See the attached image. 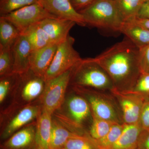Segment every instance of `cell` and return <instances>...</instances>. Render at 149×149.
<instances>
[{
    "label": "cell",
    "instance_id": "obj_23",
    "mask_svg": "<svg viewBox=\"0 0 149 149\" xmlns=\"http://www.w3.org/2000/svg\"><path fill=\"white\" fill-rule=\"evenodd\" d=\"M20 35L12 23L0 17V47H11Z\"/></svg>",
    "mask_w": 149,
    "mask_h": 149
},
{
    "label": "cell",
    "instance_id": "obj_29",
    "mask_svg": "<svg viewBox=\"0 0 149 149\" xmlns=\"http://www.w3.org/2000/svg\"><path fill=\"white\" fill-rule=\"evenodd\" d=\"M149 98V73H141L133 87L130 90L121 91Z\"/></svg>",
    "mask_w": 149,
    "mask_h": 149
},
{
    "label": "cell",
    "instance_id": "obj_9",
    "mask_svg": "<svg viewBox=\"0 0 149 149\" xmlns=\"http://www.w3.org/2000/svg\"><path fill=\"white\" fill-rule=\"evenodd\" d=\"M74 41V38L69 35L66 40L58 44L52 62L44 77L45 81L72 69L82 59L73 47Z\"/></svg>",
    "mask_w": 149,
    "mask_h": 149
},
{
    "label": "cell",
    "instance_id": "obj_15",
    "mask_svg": "<svg viewBox=\"0 0 149 149\" xmlns=\"http://www.w3.org/2000/svg\"><path fill=\"white\" fill-rule=\"evenodd\" d=\"M32 47L27 38L20 35L11 47L13 62V73L23 74L30 69Z\"/></svg>",
    "mask_w": 149,
    "mask_h": 149
},
{
    "label": "cell",
    "instance_id": "obj_25",
    "mask_svg": "<svg viewBox=\"0 0 149 149\" xmlns=\"http://www.w3.org/2000/svg\"><path fill=\"white\" fill-rule=\"evenodd\" d=\"M92 115L93 120L88 130V133L94 140H99L109 132L113 124L115 123L100 118L93 113Z\"/></svg>",
    "mask_w": 149,
    "mask_h": 149
},
{
    "label": "cell",
    "instance_id": "obj_36",
    "mask_svg": "<svg viewBox=\"0 0 149 149\" xmlns=\"http://www.w3.org/2000/svg\"><path fill=\"white\" fill-rule=\"evenodd\" d=\"M132 19L136 21V22L139 23V24L143 26V27H146L147 29H149V19H141L136 17Z\"/></svg>",
    "mask_w": 149,
    "mask_h": 149
},
{
    "label": "cell",
    "instance_id": "obj_24",
    "mask_svg": "<svg viewBox=\"0 0 149 149\" xmlns=\"http://www.w3.org/2000/svg\"><path fill=\"white\" fill-rule=\"evenodd\" d=\"M118 8L124 22L137 17L143 0H116Z\"/></svg>",
    "mask_w": 149,
    "mask_h": 149
},
{
    "label": "cell",
    "instance_id": "obj_11",
    "mask_svg": "<svg viewBox=\"0 0 149 149\" xmlns=\"http://www.w3.org/2000/svg\"><path fill=\"white\" fill-rule=\"evenodd\" d=\"M110 92L119 104L123 123H139L141 110L146 99L143 96L120 91L114 88Z\"/></svg>",
    "mask_w": 149,
    "mask_h": 149
},
{
    "label": "cell",
    "instance_id": "obj_8",
    "mask_svg": "<svg viewBox=\"0 0 149 149\" xmlns=\"http://www.w3.org/2000/svg\"><path fill=\"white\" fill-rule=\"evenodd\" d=\"M71 70L46 80L44 91L39 100L42 109L53 114L61 106L69 88Z\"/></svg>",
    "mask_w": 149,
    "mask_h": 149
},
{
    "label": "cell",
    "instance_id": "obj_35",
    "mask_svg": "<svg viewBox=\"0 0 149 149\" xmlns=\"http://www.w3.org/2000/svg\"><path fill=\"white\" fill-rule=\"evenodd\" d=\"M137 17L141 19H149V1L143 3L139 10Z\"/></svg>",
    "mask_w": 149,
    "mask_h": 149
},
{
    "label": "cell",
    "instance_id": "obj_14",
    "mask_svg": "<svg viewBox=\"0 0 149 149\" xmlns=\"http://www.w3.org/2000/svg\"><path fill=\"white\" fill-rule=\"evenodd\" d=\"M49 38L52 44H58L66 40L69 32L76 23L59 18H47L38 23Z\"/></svg>",
    "mask_w": 149,
    "mask_h": 149
},
{
    "label": "cell",
    "instance_id": "obj_6",
    "mask_svg": "<svg viewBox=\"0 0 149 149\" xmlns=\"http://www.w3.org/2000/svg\"><path fill=\"white\" fill-rule=\"evenodd\" d=\"M69 87L86 100L93 115L104 120L123 123L116 104L111 97L102 93L103 91L78 86Z\"/></svg>",
    "mask_w": 149,
    "mask_h": 149
},
{
    "label": "cell",
    "instance_id": "obj_20",
    "mask_svg": "<svg viewBox=\"0 0 149 149\" xmlns=\"http://www.w3.org/2000/svg\"><path fill=\"white\" fill-rule=\"evenodd\" d=\"M77 134L70 131L61 124L52 115V132H51V149H62L68 139Z\"/></svg>",
    "mask_w": 149,
    "mask_h": 149
},
{
    "label": "cell",
    "instance_id": "obj_17",
    "mask_svg": "<svg viewBox=\"0 0 149 149\" xmlns=\"http://www.w3.org/2000/svg\"><path fill=\"white\" fill-rule=\"evenodd\" d=\"M52 114L42 109L37 120L36 149H51Z\"/></svg>",
    "mask_w": 149,
    "mask_h": 149
},
{
    "label": "cell",
    "instance_id": "obj_3",
    "mask_svg": "<svg viewBox=\"0 0 149 149\" xmlns=\"http://www.w3.org/2000/svg\"><path fill=\"white\" fill-rule=\"evenodd\" d=\"M69 86L110 92L114 88L110 77L95 58H82L72 68Z\"/></svg>",
    "mask_w": 149,
    "mask_h": 149
},
{
    "label": "cell",
    "instance_id": "obj_31",
    "mask_svg": "<svg viewBox=\"0 0 149 149\" xmlns=\"http://www.w3.org/2000/svg\"><path fill=\"white\" fill-rule=\"evenodd\" d=\"M139 62L141 73H149V45L139 48Z\"/></svg>",
    "mask_w": 149,
    "mask_h": 149
},
{
    "label": "cell",
    "instance_id": "obj_33",
    "mask_svg": "<svg viewBox=\"0 0 149 149\" xmlns=\"http://www.w3.org/2000/svg\"><path fill=\"white\" fill-rule=\"evenodd\" d=\"M139 149H149V129L142 130L138 141Z\"/></svg>",
    "mask_w": 149,
    "mask_h": 149
},
{
    "label": "cell",
    "instance_id": "obj_21",
    "mask_svg": "<svg viewBox=\"0 0 149 149\" xmlns=\"http://www.w3.org/2000/svg\"><path fill=\"white\" fill-rule=\"evenodd\" d=\"M19 74H12L0 77V106L3 109L10 103Z\"/></svg>",
    "mask_w": 149,
    "mask_h": 149
},
{
    "label": "cell",
    "instance_id": "obj_19",
    "mask_svg": "<svg viewBox=\"0 0 149 149\" xmlns=\"http://www.w3.org/2000/svg\"><path fill=\"white\" fill-rule=\"evenodd\" d=\"M122 133L117 141L109 149H136L142 129L140 123H123Z\"/></svg>",
    "mask_w": 149,
    "mask_h": 149
},
{
    "label": "cell",
    "instance_id": "obj_5",
    "mask_svg": "<svg viewBox=\"0 0 149 149\" xmlns=\"http://www.w3.org/2000/svg\"><path fill=\"white\" fill-rule=\"evenodd\" d=\"M42 111L39 100L21 106H9L1 110L0 139L5 141L25 125L37 120Z\"/></svg>",
    "mask_w": 149,
    "mask_h": 149
},
{
    "label": "cell",
    "instance_id": "obj_39",
    "mask_svg": "<svg viewBox=\"0 0 149 149\" xmlns=\"http://www.w3.org/2000/svg\"><path fill=\"white\" fill-rule=\"evenodd\" d=\"M115 1H116V0H115Z\"/></svg>",
    "mask_w": 149,
    "mask_h": 149
},
{
    "label": "cell",
    "instance_id": "obj_28",
    "mask_svg": "<svg viewBox=\"0 0 149 149\" xmlns=\"http://www.w3.org/2000/svg\"><path fill=\"white\" fill-rule=\"evenodd\" d=\"M13 73V62L11 47H0V77Z\"/></svg>",
    "mask_w": 149,
    "mask_h": 149
},
{
    "label": "cell",
    "instance_id": "obj_34",
    "mask_svg": "<svg viewBox=\"0 0 149 149\" xmlns=\"http://www.w3.org/2000/svg\"><path fill=\"white\" fill-rule=\"evenodd\" d=\"M74 9L77 12L90 6L95 0H70Z\"/></svg>",
    "mask_w": 149,
    "mask_h": 149
},
{
    "label": "cell",
    "instance_id": "obj_32",
    "mask_svg": "<svg viewBox=\"0 0 149 149\" xmlns=\"http://www.w3.org/2000/svg\"><path fill=\"white\" fill-rule=\"evenodd\" d=\"M139 123L143 130L149 129V98L146 99L143 105Z\"/></svg>",
    "mask_w": 149,
    "mask_h": 149
},
{
    "label": "cell",
    "instance_id": "obj_1",
    "mask_svg": "<svg viewBox=\"0 0 149 149\" xmlns=\"http://www.w3.org/2000/svg\"><path fill=\"white\" fill-rule=\"evenodd\" d=\"M139 54V48L126 38L95 58L110 77L114 88L126 91L132 88L141 73Z\"/></svg>",
    "mask_w": 149,
    "mask_h": 149
},
{
    "label": "cell",
    "instance_id": "obj_26",
    "mask_svg": "<svg viewBox=\"0 0 149 149\" xmlns=\"http://www.w3.org/2000/svg\"><path fill=\"white\" fill-rule=\"evenodd\" d=\"M123 123L113 124L109 132L102 139L94 140L98 149H109L117 141L122 133Z\"/></svg>",
    "mask_w": 149,
    "mask_h": 149
},
{
    "label": "cell",
    "instance_id": "obj_18",
    "mask_svg": "<svg viewBox=\"0 0 149 149\" xmlns=\"http://www.w3.org/2000/svg\"><path fill=\"white\" fill-rule=\"evenodd\" d=\"M120 32L139 48L149 45V29L133 19L124 22Z\"/></svg>",
    "mask_w": 149,
    "mask_h": 149
},
{
    "label": "cell",
    "instance_id": "obj_22",
    "mask_svg": "<svg viewBox=\"0 0 149 149\" xmlns=\"http://www.w3.org/2000/svg\"><path fill=\"white\" fill-rule=\"evenodd\" d=\"M21 34L27 37L33 51L52 44L47 35L38 23L30 26Z\"/></svg>",
    "mask_w": 149,
    "mask_h": 149
},
{
    "label": "cell",
    "instance_id": "obj_7",
    "mask_svg": "<svg viewBox=\"0 0 149 149\" xmlns=\"http://www.w3.org/2000/svg\"><path fill=\"white\" fill-rule=\"evenodd\" d=\"M45 83L44 78L37 76L30 69L19 74L10 103L6 107L26 105L37 101L42 94Z\"/></svg>",
    "mask_w": 149,
    "mask_h": 149
},
{
    "label": "cell",
    "instance_id": "obj_12",
    "mask_svg": "<svg viewBox=\"0 0 149 149\" xmlns=\"http://www.w3.org/2000/svg\"><path fill=\"white\" fill-rule=\"evenodd\" d=\"M37 120L25 125L1 142V149H36Z\"/></svg>",
    "mask_w": 149,
    "mask_h": 149
},
{
    "label": "cell",
    "instance_id": "obj_30",
    "mask_svg": "<svg viewBox=\"0 0 149 149\" xmlns=\"http://www.w3.org/2000/svg\"><path fill=\"white\" fill-rule=\"evenodd\" d=\"M38 2L39 0H0V14L4 15Z\"/></svg>",
    "mask_w": 149,
    "mask_h": 149
},
{
    "label": "cell",
    "instance_id": "obj_2",
    "mask_svg": "<svg viewBox=\"0 0 149 149\" xmlns=\"http://www.w3.org/2000/svg\"><path fill=\"white\" fill-rule=\"evenodd\" d=\"M54 117L72 133L89 135L93 120L92 111L88 102L70 87L61 106L52 114Z\"/></svg>",
    "mask_w": 149,
    "mask_h": 149
},
{
    "label": "cell",
    "instance_id": "obj_38",
    "mask_svg": "<svg viewBox=\"0 0 149 149\" xmlns=\"http://www.w3.org/2000/svg\"><path fill=\"white\" fill-rule=\"evenodd\" d=\"M136 149H139V148H136Z\"/></svg>",
    "mask_w": 149,
    "mask_h": 149
},
{
    "label": "cell",
    "instance_id": "obj_4",
    "mask_svg": "<svg viewBox=\"0 0 149 149\" xmlns=\"http://www.w3.org/2000/svg\"><path fill=\"white\" fill-rule=\"evenodd\" d=\"M78 12L86 25L99 29L120 32L124 22L115 0H95Z\"/></svg>",
    "mask_w": 149,
    "mask_h": 149
},
{
    "label": "cell",
    "instance_id": "obj_16",
    "mask_svg": "<svg viewBox=\"0 0 149 149\" xmlns=\"http://www.w3.org/2000/svg\"><path fill=\"white\" fill-rule=\"evenodd\" d=\"M58 46L57 44H51L39 49L32 51L30 70L34 74L44 78L53 60Z\"/></svg>",
    "mask_w": 149,
    "mask_h": 149
},
{
    "label": "cell",
    "instance_id": "obj_10",
    "mask_svg": "<svg viewBox=\"0 0 149 149\" xmlns=\"http://www.w3.org/2000/svg\"><path fill=\"white\" fill-rule=\"evenodd\" d=\"M1 17L5 19L18 29L22 34L34 24L47 18H57L48 12L39 2L26 6Z\"/></svg>",
    "mask_w": 149,
    "mask_h": 149
},
{
    "label": "cell",
    "instance_id": "obj_13",
    "mask_svg": "<svg viewBox=\"0 0 149 149\" xmlns=\"http://www.w3.org/2000/svg\"><path fill=\"white\" fill-rule=\"evenodd\" d=\"M39 3L57 18L71 20L80 26L86 25L82 15L74 9L70 0H39Z\"/></svg>",
    "mask_w": 149,
    "mask_h": 149
},
{
    "label": "cell",
    "instance_id": "obj_27",
    "mask_svg": "<svg viewBox=\"0 0 149 149\" xmlns=\"http://www.w3.org/2000/svg\"><path fill=\"white\" fill-rule=\"evenodd\" d=\"M62 149H98L90 136L76 135L68 139Z\"/></svg>",
    "mask_w": 149,
    "mask_h": 149
},
{
    "label": "cell",
    "instance_id": "obj_37",
    "mask_svg": "<svg viewBox=\"0 0 149 149\" xmlns=\"http://www.w3.org/2000/svg\"><path fill=\"white\" fill-rule=\"evenodd\" d=\"M148 1H149V0H143V2H144Z\"/></svg>",
    "mask_w": 149,
    "mask_h": 149
}]
</instances>
